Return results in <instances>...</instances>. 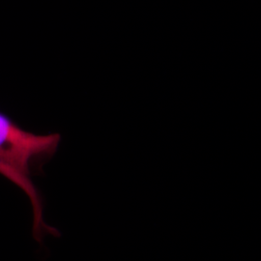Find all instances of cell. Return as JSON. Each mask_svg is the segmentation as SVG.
<instances>
[{"label":"cell","instance_id":"1","mask_svg":"<svg viewBox=\"0 0 261 261\" xmlns=\"http://www.w3.org/2000/svg\"><path fill=\"white\" fill-rule=\"evenodd\" d=\"M59 143V134H33L0 113V174L21 189L29 198L33 211L32 231L38 242L46 233L57 235V230L44 222L42 198L31 176L56 154Z\"/></svg>","mask_w":261,"mask_h":261}]
</instances>
